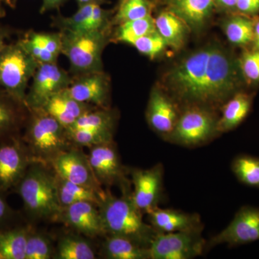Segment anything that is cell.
Instances as JSON below:
<instances>
[{"instance_id":"obj_1","label":"cell","mask_w":259,"mask_h":259,"mask_svg":"<svg viewBox=\"0 0 259 259\" xmlns=\"http://www.w3.org/2000/svg\"><path fill=\"white\" fill-rule=\"evenodd\" d=\"M161 88L180 108L200 105L220 111L236 93L247 91L238 56L209 44L187 54L167 71Z\"/></svg>"},{"instance_id":"obj_2","label":"cell","mask_w":259,"mask_h":259,"mask_svg":"<svg viewBox=\"0 0 259 259\" xmlns=\"http://www.w3.org/2000/svg\"><path fill=\"white\" fill-rule=\"evenodd\" d=\"M98 207L105 234L124 237L149 248L158 233L144 222V213L133 202L131 192L125 191L122 197L107 192Z\"/></svg>"},{"instance_id":"obj_3","label":"cell","mask_w":259,"mask_h":259,"mask_svg":"<svg viewBox=\"0 0 259 259\" xmlns=\"http://www.w3.org/2000/svg\"><path fill=\"white\" fill-rule=\"evenodd\" d=\"M15 190L30 217L57 218L61 209L58 197L57 177L38 161L30 163Z\"/></svg>"},{"instance_id":"obj_4","label":"cell","mask_w":259,"mask_h":259,"mask_svg":"<svg viewBox=\"0 0 259 259\" xmlns=\"http://www.w3.org/2000/svg\"><path fill=\"white\" fill-rule=\"evenodd\" d=\"M22 139L34 161L50 162L68 149L70 142L66 127L41 108L28 110Z\"/></svg>"},{"instance_id":"obj_5","label":"cell","mask_w":259,"mask_h":259,"mask_svg":"<svg viewBox=\"0 0 259 259\" xmlns=\"http://www.w3.org/2000/svg\"><path fill=\"white\" fill-rule=\"evenodd\" d=\"M110 30L60 31L62 37L61 54L67 58L74 74L103 71L102 54L110 40Z\"/></svg>"},{"instance_id":"obj_6","label":"cell","mask_w":259,"mask_h":259,"mask_svg":"<svg viewBox=\"0 0 259 259\" xmlns=\"http://www.w3.org/2000/svg\"><path fill=\"white\" fill-rule=\"evenodd\" d=\"M218 112L200 105L182 107L175 128L165 141L186 148L208 144L221 136L218 130Z\"/></svg>"},{"instance_id":"obj_7","label":"cell","mask_w":259,"mask_h":259,"mask_svg":"<svg viewBox=\"0 0 259 259\" xmlns=\"http://www.w3.org/2000/svg\"><path fill=\"white\" fill-rule=\"evenodd\" d=\"M38 66L20 40L8 42L0 54V88L25 104L29 83Z\"/></svg>"},{"instance_id":"obj_8","label":"cell","mask_w":259,"mask_h":259,"mask_svg":"<svg viewBox=\"0 0 259 259\" xmlns=\"http://www.w3.org/2000/svg\"><path fill=\"white\" fill-rule=\"evenodd\" d=\"M203 229L157 233L149 247L151 259H192L206 251Z\"/></svg>"},{"instance_id":"obj_9","label":"cell","mask_w":259,"mask_h":259,"mask_svg":"<svg viewBox=\"0 0 259 259\" xmlns=\"http://www.w3.org/2000/svg\"><path fill=\"white\" fill-rule=\"evenodd\" d=\"M72 77L57 63L39 64L27 92L25 106L28 110L41 108L55 94L69 86Z\"/></svg>"},{"instance_id":"obj_10","label":"cell","mask_w":259,"mask_h":259,"mask_svg":"<svg viewBox=\"0 0 259 259\" xmlns=\"http://www.w3.org/2000/svg\"><path fill=\"white\" fill-rule=\"evenodd\" d=\"M33 161L20 136L0 142V191L15 189Z\"/></svg>"},{"instance_id":"obj_11","label":"cell","mask_w":259,"mask_h":259,"mask_svg":"<svg viewBox=\"0 0 259 259\" xmlns=\"http://www.w3.org/2000/svg\"><path fill=\"white\" fill-rule=\"evenodd\" d=\"M257 241H259V208L243 206L226 228L207 241L206 250L219 245L235 247Z\"/></svg>"},{"instance_id":"obj_12","label":"cell","mask_w":259,"mask_h":259,"mask_svg":"<svg viewBox=\"0 0 259 259\" xmlns=\"http://www.w3.org/2000/svg\"><path fill=\"white\" fill-rule=\"evenodd\" d=\"M163 169L158 163L147 169L136 168L131 171L134 191L131 192L133 202L144 214L158 204L163 199Z\"/></svg>"},{"instance_id":"obj_13","label":"cell","mask_w":259,"mask_h":259,"mask_svg":"<svg viewBox=\"0 0 259 259\" xmlns=\"http://www.w3.org/2000/svg\"><path fill=\"white\" fill-rule=\"evenodd\" d=\"M181 112L180 107L161 88L153 89L146 110V120L153 131L166 141L177 125Z\"/></svg>"},{"instance_id":"obj_14","label":"cell","mask_w":259,"mask_h":259,"mask_svg":"<svg viewBox=\"0 0 259 259\" xmlns=\"http://www.w3.org/2000/svg\"><path fill=\"white\" fill-rule=\"evenodd\" d=\"M87 157L100 185L120 184L123 191L129 190L125 169L113 143L93 146Z\"/></svg>"},{"instance_id":"obj_15","label":"cell","mask_w":259,"mask_h":259,"mask_svg":"<svg viewBox=\"0 0 259 259\" xmlns=\"http://www.w3.org/2000/svg\"><path fill=\"white\" fill-rule=\"evenodd\" d=\"M51 166L57 176L76 185L95 189L103 193L89 163L88 157L74 149L65 150L51 160Z\"/></svg>"},{"instance_id":"obj_16","label":"cell","mask_w":259,"mask_h":259,"mask_svg":"<svg viewBox=\"0 0 259 259\" xmlns=\"http://www.w3.org/2000/svg\"><path fill=\"white\" fill-rule=\"evenodd\" d=\"M56 220L88 236L105 234L98 204L90 201L62 207Z\"/></svg>"},{"instance_id":"obj_17","label":"cell","mask_w":259,"mask_h":259,"mask_svg":"<svg viewBox=\"0 0 259 259\" xmlns=\"http://www.w3.org/2000/svg\"><path fill=\"white\" fill-rule=\"evenodd\" d=\"M66 90L77 101L105 108L110 93V80L103 71L76 75Z\"/></svg>"},{"instance_id":"obj_18","label":"cell","mask_w":259,"mask_h":259,"mask_svg":"<svg viewBox=\"0 0 259 259\" xmlns=\"http://www.w3.org/2000/svg\"><path fill=\"white\" fill-rule=\"evenodd\" d=\"M148 223L158 233L203 229L202 219L197 213H188L175 209L156 207L146 213Z\"/></svg>"},{"instance_id":"obj_19","label":"cell","mask_w":259,"mask_h":259,"mask_svg":"<svg viewBox=\"0 0 259 259\" xmlns=\"http://www.w3.org/2000/svg\"><path fill=\"white\" fill-rule=\"evenodd\" d=\"M167 10L182 19L190 30L200 31L216 8L214 0H165Z\"/></svg>"},{"instance_id":"obj_20","label":"cell","mask_w":259,"mask_h":259,"mask_svg":"<svg viewBox=\"0 0 259 259\" xmlns=\"http://www.w3.org/2000/svg\"><path fill=\"white\" fill-rule=\"evenodd\" d=\"M28 114L25 104L0 88V142L20 136Z\"/></svg>"},{"instance_id":"obj_21","label":"cell","mask_w":259,"mask_h":259,"mask_svg":"<svg viewBox=\"0 0 259 259\" xmlns=\"http://www.w3.org/2000/svg\"><path fill=\"white\" fill-rule=\"evenodd\" d=\"M41 109L66 129L72 126L80 116L91 110L90 105L74 100L66 89L51 97Z\"/></svg>"},{"instance_id":"obj_22","label":"cell","mask_w":259,"mask_h":259,"mask_svg":"<svg viewBox=\"0 0 259 259\" xmlns=\"http://www.w3.org/2000/svg\"><path fill=\"white\" fill-rule=\"evenodd\" d=\"M253 101V94L248 91L236 93L221 107L218 121L220 134L230 132L238 127L250 111Z\"/></svg>"},{"instance_id":"obj_23","label":"cell","mask_w":259,"mask_h":259,"mask_svg":"<svg viewBox=\"0 0 259 259\" xmlns=\"http://www.w3.org/2000/svg\"><path fill=\"white\" fill-rule=\"evenodd\" d=\"M154 20L158 33L168 47L176 50L183 47L190 30L182 19L166 10Z\"/></svg>"},{"instance_id":"obj_24","label":"cell","mask_w":259,"mask_h":259,"mask_svg":"<svg viewBox=\"0 0 259 259\" xmlns=\"http://www.w3.org/2000/svg\"><path fill=\"white\" fill-rule=\"evenodd\" d=\"M102 252L109 259H151L149 248L122 236H107Z\"/></svg>"},{"instance_id":"obj_25","label":"cell","mask_w":259,"mask_h":259,"mask_svg":"<svg viewBox=\"0 0 259 259\" xmlns=\"http://www.w3.org/2000/svg\"><path fill=\"white\" fill-rule=\"evenodd\" d=\"M253 18L239 13H231L223 23L228 41L236 47L250 48L253 37Z\"/></svg>"},{"instance_id":"obj_26","label":"cell","mask_w":259,"mask_h":259,"mask_svg":"<svg viewBox=\"0 0 259 259\" xmlns=\"http://www.w3.org/2000/svg\"><path fill=\"white\" fill-rule=\"evenodd\" d=\"M56 177L58 197L61 208L81 201H90L99 204L102 197L105 195V192L101 193L95 189L76 185L69 181L64 180L57 175Z\"/></svg>"},{"instance_id":"obj_27","label":"cell","mask_w":259,"mask_h":259,"mask_svg":"<svg viewBox=\"0 0 259 259\" xmlns=\"http://www.w3.org/2000/svg\"><path fill=\"white\" fill-rule=\"evenodd\" d=\"M29 229L17 226L0 230V254L4 259H25Z\"/></svg>"},{"instance_id":"obj_28","label":"cell","mask_w":259,"mask_h":259,"mask_svg":"<svg viewBox=\"0 0 259 259\" xmlns=\"http://www.w3.org/2000/svg\"><path fill=\"white\" fill-rule=\"evenodd\" d=\"M231 170L242 184L259 189V158L240 155L232 162Z\"/></svg>"},{"instance_id":"obj_29","label":"cell","mask_w":259,"mask_h":259,"mask_svg":"<svg viewBox=\"0 0 259 259\" xmlns=\"http://www.w3.org/2000/svg\"><path fill=\"white\" fill-rule=\"evenodd\" d=\"M56 258L94 259L95 251L88 241L75 236H66L61 238L58 244Z\"/></svg>"},{"instance_id":"obj_30","label":"cell","mask_w":259,"mask_h":259,"mask_svg":"<svg viewBox=\"0 0 259 259\" xmlns=\"http://www.w3.org/2000/svg\"><path fill=\"white\" fill-rule=\"evenodd\" d=\"M156 32L154 18L149 15L119 25L115 38L117 41L131 44L136 39Z\"/></svg>"},{"instance_id":"obj_31","label":"cell","mask_w":259,"mask_h":259,"mask_svg":"<svg viewBox=\"0 0 259 259\" xmlns=\"http://www.w3.org/2000/svg\"><path fill=\"white\" fill-rule=\"evenodd\" d=\"M116 122L115 112L102 108L93 111V110L80 116L72 126L66 130L100 129L114 131Z\"/></svg>"},{"instance_id":"obj_32","label":"cell","mask_w":259,"mask_h":259,"mask_svg":"<svg viewBox=\"0 0 259 259\" xmlns=\"http://www.w3.org/2000/svg\"><path fill=\"white\" fill-rule=\"evenodd\" d=\"M153 5L150 0H125L120 3L112 23L120 25L126 22L151 15Z\"/></svg>"},{"instance_id":"obj_33","label":"cell","mask_w":259,"mask_h":259,"mask_svg":"<svg viewBox=\"0 0 259 259\" xmlns=\"http://www.w3.org/2000/svg\"><path fill=\"white\" fill-rule=\"evenodd\" d=\"M70 142L78 146H93L113 143L114 131L100 129L66 130Z\"/></svg>"},{"instance_id":"obj_34","label":"cell","mask_w":259,"mask_h":259,"mask_svg":"<svg viewBox=\"0 0 259 259\" xmlns=\"http://www.w3.org/2000/svg\"><path fill=\"white\" fill-rule=\"evenodd\" d=\"M240 69L247 88H254L259 84V50L244 49L238 56Z\"/></svg>"},{"instance_id":"obj_35","label":"cell","mask_w":259,"mask_h":259,"mask_svg":"<svg viewBox=\"0 0 259 259\" xmlns=\"http://www.w3.org/2000/svg\"><path fill=\"white\" fill-rule=\"evenodd\" d=\"M95 3L81 5L72 16L58 18L56 26L61 32H79L86 30L87 25L93 13Z\"/></svg>"},{"instance_id":"obj_36","label":"cell","mask_w":259,"mask_h":259,"mask_svg":"<svg viewBox=\"0 0 259 259\" xmlns=\"http://www.w3.org/2000/svg\"><path fill=\"white\" fill-rule=\"evenodd\" d=\"M53 253L54 250L49 238L29 229L25 259H49L52 258Z\"/></svg>"},{"instance_id":"obj_37","label":"cell","mask_w":259,"mask_h":259,"mask_svg":"<svg viewBox=\"0 0 259 259\" xmlns=\"http://www.w3.org/2000/svg\"><path fill=\"white\" fill-rule=\"evenodd\" d=\"M131 45L136 48L141 54L151 59L159 55L167 46L158 32L136 39L131 42Z\"/></svg>"},{"instance_id":"obj_38","label":"cell","mask_w":259,"mask_h":259,"mask_svg":"<svg viewBox=\"0 0 259 259\" xmlns=\"http://www.w3.org/2000/svg\"><path fill=\"white\" fill-rule=\"evenodd\" d=\"M24 37L30 41L35 42L47 49L51 54L59 56L62 49V37L61 32H37L30 31L27 32Z\"/></svg>"},{"instance_id":"obj_39","label":"cell","mask_w":259,"mask_h":259,"mask_svg":"<svg viewBox=\"0 0 259 259\" xmlns=\"http://www.w3.org/2000/svg\"><path fill=\"white\" fill-rule=\"evenodd\" d=\"M112 11L102 9L100 5L95 4L93 13L87 25L86 30H104L110 29Z\"/></svg>"},{"instance_id":"obj_40","label":"cell","mask_w":259,"mask_h":259,"mask_svg":"<svg viewBox=\"0 0 259 259\" xmlns=\"http://www.w3.org/2000/svg\"><path fill=\"white\" fill-rule=\"evenodd\" d=\"M19 40L29 54L39 63V64L57 63L59 56L51 54L47 49H44L35 42L30 41L24 36L19 39Z\"/></svg>"},{"instance_id":"obj_41","label":"cell","mask_w":259,"mask_h":259,"mask_svg":"<svg viewBox=\"0 0 259 259\" xmlns=\"http://www.w3.org/2000/svg\"><path fill=\"white\" fill-rule=\"evenodd\" d=\"M236 13L254 18L259 15V0H237Z\"/></svg>"},{"instance_id":"obj_42","label":"cell","mask_w":259,"mask_h":259,"mask_svg":"<svg viewBox=\"0 0 259 259\" xmlns=\"http://www.w3.org/2000/svg\"><path fill=\"white\" fill-rule=\"evenodd\" d=\"M4 193L0 191V230L8 228V225L15 218V212L7 202Z\"/></svg>"},{"instance_id":"obj_43","label":"cell","mask_w":259,"mask_h":259,"mask_svg":"<svg viewBox=\"0 0 259 259\" xmlns=\"http://www.w3.org/2000/svg\"><path fill=\"white\" fill-rule=\"evenodd\" d=\"M215 7L229 13H236L237 0H214Z\"/></svg>"},{"instance_id":"obj_44","label":"cell","mask_w":259,"mask_h":259,"mask_svg":"<svg viewBox=\"0 0 259 259\" xmlns=\"http://www.w3.org/2000/svg\"><path fill=\"white\" fill-rule=\"evenodd\" d=\"M66 1L67 0H42L40 13L44 14L50 10L57 9Z\"/></svg>"},{"instance_id":"obj_45","label":"cell","mask_w":259,"mask_h":259,"mask_svg":"<svg viewBox=\"0 0 259 259\" xmlns=\"http://www.w3.org/2000/svg\"><path fill=\"white\" fill-rule=\"evenodd\" d=\"M13 30L8 26L0 24V54L8 44V40L11 36Z\"/></svg>"},{"instance_id":"obj_46","label":"cell","mask_w":259,"mask_h":259,"mask_svg":"<svg viewBox=\"0 0 259 259\" xmlns=\"http://www.w3.org/2000/svg\"><path fill=\"white\" fill-rule=\"evenodd\" d=\"M253 37L250 48L259 50V15L253 18Z\"/></svg>"},{"instance_id":"obj_47","label":"cell","mask_w":259,"mask_h":259,"mask_svg":"<svg viewBox=\"0 0 259 259\" xmlns=\"http://www.w3.org/2000/svg\"><path fill=\"white\" fill-rule=\"evenodd\" d=\"M79 6L81 5L90 4V3H95V4L101 5L103 3L104 0H76Z\"/></svg>"},{"instance_id":"obj_48","label":"cell","mask_w":259,"mask_h":259,"mask_svg":"<svg viewBox=\"0 0 259 259\" xmlns=\"http://www.w3.org/2000/svg\"><path fill=\"white\" fill-rule=\"evenodd\" d=\"M3 2L0 0V18H4L6 15V11H5V8L3 6Z\"/></svg>"},{"instance_id":"obj_49","label":"cell","mask_w":259,"mask_h":259,"mask_svg":"<svg viewBox=\"0 0 259 259\" xmlns=\"http://www.w3.org/2000/svg\"><path fill=\"white\" fill-rule=\"evenodd\" d=\"M2 1L5 3V4L8 5V6H10V8H14L15 7L13 0H2Z\"/></svg>"},{"instance_id":"obj_50","label":"cell","mask_w":259,"mask_h":259,"mask_svg":"<svg viewBox=\"0 0 259 259\" xmlns=\"http://www.w3.org/2000/svg\"><path fill=\"white\" fill-rule=\"evenodd\" d=\"M17 1H18V0H13V3H14L15 5L16 4Z\"/></svg>"},{"instance_id":"obj_51","label":"cell","mask_w":259,"mask_h":259,"mask_svg":"<svg viewBox=\"0 0 259 259\" xmlns=\"http://www.w3.org/2000/svg\"><path fill=\"white\" fill-rule=\"evenodd\" d=\"M0 259H4V258H3V255H2L1 254H0Z\"/></svg>"},{"instance_id":"obj_52","label":"cell","mask_w":259,"mask_h":259,"mask_svg":"<svg viewBox=\"0 0 259 259\" xmlns=\"http://www.w3.org/2000/svg\"><path fill=\"white\" fill-rule=\"evenodd\" d=\"M125 1V0H120V2Z\"/></svg>"}]
</instances>
